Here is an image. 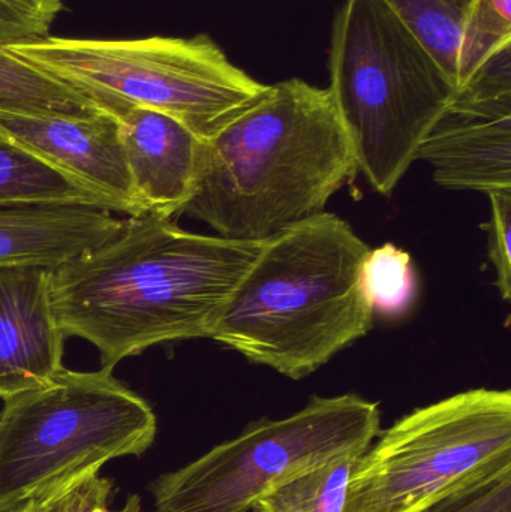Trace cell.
Segmentation results:
<instances>
[{"instance_id":"9","label":"cell","mask_w":511,"mask_h":512,"mask_svg":"<svg viewBox=\"0 0 511 512\" xmlns=\"http://www.w3.org/2000/svg\"><path fill=\"white\" fill-rule=\"evenodd\" d=\"M0 135L110 198L120 213L143 215L113 114L72 117L0 111Z\"/></svg>"},{"instance_id":"2","label":"cell","mask_w":511,"mask_h":512,"mask_svg":"<svg viewBox=\"0 0 511 512\" xmlns=\"http://www.w3.org/2000/svg\"><path fill=\"white\" fill-rule=\"evenodd\" d=\"M357 174L332 93L291 78L269 84L263 98L204 141L183 213L224 239L264 242L324 212Z\"/></svg>"},{"instance_id":"21","label":"cell","mask_w":511,"mask_h":512,"mask_svg":"<svg viewBox=\"0 0 511 512\" xmlns=\"http://www.w3.org/2000/svg\"><path fill=\"white\" fill-rule=\"evenodd\" d=\"M114 481L99 472L87 475L47 495L27 499L11 512H141L140 496L131 495L120 511L110 510Z\"/></svg>"},{"instance_id":"12","label":"cell","mask_w":511,"mask_h":512,"mask_svg":"<svg viewBox=\"0 0 511 512\" xmlns=\"http://www.w3.org/2000/svg\"><path fill=\"white\" fill-rule=\"evenodd\" d=\"M416 161L450 191H511V114L452 107L429 132Z\"/></svg>"},{"instance_id":"22","label":"cell","mask_w":511,"mask_h":512,"mask_svg":"<svg viewBox=\"0 0 511 512\" xmlns=\"http://www.w3.org/2000/svg\"><path fill=\"white\" fill-rule=\"evenodd\" d=\"M419 512H511V468L477 478Z\"/></svg>"},{"instance_id":"7","label":"cell","mask_w":511,"mask_h":512,"mask_svg":"<svg viewBox=\"0 0 511 512\" xmlns=\"http://www.w3.org/2000/svg\"><path fill=\"white\" fill-rule=\"evenodd\" d=\"M381 433L380 403L359 394L312 396L290 417L251 421L236 438L149 484L155 512H251L282 481L344 456Z\"/></svg>"},{"instance_id":"18","label":"cell","mask_w":511,"mask_h":512,"mask_svg":"<svg viewBox=\"0 0 511 512\" xmlns=\"http://www.w3.org/2000/svg\"><path fill=\"white\" fill-rule=\"evenodd\" d=\"M363 280L374 316L398 319L413 309L419 282L408 252L392 243L371 249L363 265Z\"/></svg>"},{"instance_id":"23","label":"cell","mask_w":511,"mask_h":512,"mask_svg":"<svg viewBox=\"0 0 511 512\" xmlns=\"http://www.w3.org/2000/svg\"><path fill=\"white\" fill-rule=\"evenodd\" d=\"M63 0H0V44L48 36Z\"/></svg>"},{"instance_id":"16","label":"cell","mask_w":511,"mask_h":512,"mask_svg":"<svg viewBox=\"0 0 511 512\" xmlns=\"http://www.w3.org/2000/svg\"><path fill=\"white\" fill-rule=\"evenodd\" d=\"M474 0H384L458 89L459 50Z\"/></svg>"},{"instance_id":"1","label":"cell","mask_w":511,"mask_h":512,"mask_svg":"<svg viewBox=\"0 0 511 512\" xmlns=\"http://www.w3.org/2000/svg\"><path fill=\"white\" fill-rule=\"evenodd\" d=\"M261 248L129 216L116 237L51 270L54 312L66 339L92 343L111 369L155 345L212 339Z\"/></svg>"},{"instance_id":"13","label":"cell","mask_w":511,"mask_h":512,"mask_svg":"<svg viewBox=\"0 0 511 512\" xmlns=\"http://www.w3.org/2000/svg\"><path fill=\"white\" fill-rule=\"evenodd\" d=\"M92 206L0 207V265L53 268L116 237L126 219Z\"/></svg>"},{"instance_id":"19","label":"cell","mask_w":511,"mask_h":512,"mask_svg":"<svg viewBox=\"0 0 511 512\" xmlns=\"http://www.w3.org/2000/svg\"><path fill=\"white\" fill-rule=\"evenodd\" d=\"M511 42V0H474L462 32L458 89L495 50Z\"/></svg>"},{"instance_id":"4","label":"cell","mask_w":511,"mask_h":512,"mask_svg":"<svg viewBox=\"0 0 511 512\" xmlns=\"http://www.w3.org/2000/svg\"><path fill=\"white\" fill-rule=\"evenodd\" d=\"M329 72L359 173L389 197L456 84L384 0H345L333 20Z\"/></svg>"},{"instance_id":"5","label":"cell","mask_w":511,"mask_h":512,"mask_svg":"<svg viewBox=\"0 0 511 512\" xmlns=\"http://www.w3.org/2000/svg\"><path fill=\"white\" fill-rule=\"evenodd\" d=\"M11 53L86 93L108 113L161 111L209 140L263 98L269 84L230 62L210 36L74 39L44 36L5 44Z\"/></svg>"},{"instance_id":"17","label":"cell","mask_w":511,"mask_h":512,"mask_svg":"<svg viewBox=\"0 0 511 512\" xmlns=\"http://www.w3.org/2000/svg\"><path fill=\"white\" fill-rule=\"evenodd\" d=\"M357 457H339L282 481L264 493L251 512H344Z\"/></svg>"},{"instance_id":"15","label":"cell","mask_w":511,"mask_h":512,"mask_svg":"<svg viewBox=\"0 0 511 512\" xmlns=\"http://www.w3.org/2000/svg\"><path fill=\"white\" fill-rule=\"evenodd\" d=\"M0 111L72 117L108 113L86 93L15 56L5 44H0Z\"/></svg>"},{"instance_id":"8","label":"cell","mask_w":511,"mask_h":512,"mask_svg":"<svg viewBox=\"0 0 511 512\" xmlns=\"http://www.w3.org/2000/svg\"><path fill=\"white\" fill-rule=\"evenodd\" d=\"M511 468V391L474 388L414 409L357 457L344 512H419Z\"/></svg>"},{"instance_id":"6","label":"cell","mask_w":511,"mask_h":512,"mask_svg":"<svg viewBox=\"0 0 511 512\" xmlns=\"http://www.w3.org/2000/svg\"><path fill=\"white\" fill-rule=\"evenodd\" d=\"M113 370L65 369L44 387L3 400L0 512L152 447L158 433L155 411L114 378Z\"/></svg>"},{"instance_id":"24","label":"cell","mask_w":511,"mask_h":512,"mask_svg":"<svg viewBox=\"0 0 511 512\" xmlns=\"http://www.w3.org/2000/svg\"><path fill=\"white\" fill-rule=\"evenodd\" d=\"M491 221L488 227L489 256L497 274V288L501 298H511V191L492 192Z\"/></svg>"},{"instance_id":"10","label":"cell","mask_w":511,"mask_h":512,"mask_svg":"<svg viewBox=\"0 0 511 512\" xmlns=\"http://www.w3.org/2000/svg\"><path fill=\"white\" fill-rule=\"evenodd\" d=\"M65 340L51 297V268L0 265V399L59 376Z\"/></svg>"},{"instance_id":"14","label":"cell","mask_w":511,"mask_h":512,"mask_svg":"<svg viewBox=\"0 0 511 512\" xmlns=\"http://www.w3.org/2000/svg\"><path fill=\"white\" fill-rule=\"evenodd\" d=\"M21 206H92L120 212L110 198L0 135V207Z\"/></svg>"},{"instance_id":"20","label":"cell","mask_w":511,"mask_h":512,"mask_svg":"<svg viewBox=\"0 0 511 512\" xmlns=\"http://www.w3.org/2000/svg\"><path fill=\"white\" fill-rule=\"evenodd\" d=\"M452 107L511 114V42L483 60L456 90Z\"/></svg>"},{"instance_id":"3","label":"cell","mask_w":511,"mask_h":512,"mask_svg":"<svg viewBox=\"0 0 511 512\" xmlns=\"http://www.w3.org/2000/svg\"><path fill=\"white\" fill-rule=\"evenodd\" d=\"M369 251L329 212L279 231L264 240L212 340L293 381L312 375L374 325L363 280Z\"/></svg>"},{"instance_id":"11","label":"cell","mask_w":511,"mask_h":512,"mask_svg":"<svg viewBox=\"0 0 511 512\" xmlns=\"http://www.w3.org/2000/svg\"><path fill=\"white\" fill-rule=\"evenodd\" d=\"M117 122L138 207L173 221L194 197L204 140L174 117L150 108L131 105Z\"/></svg>"}]
</instances>
